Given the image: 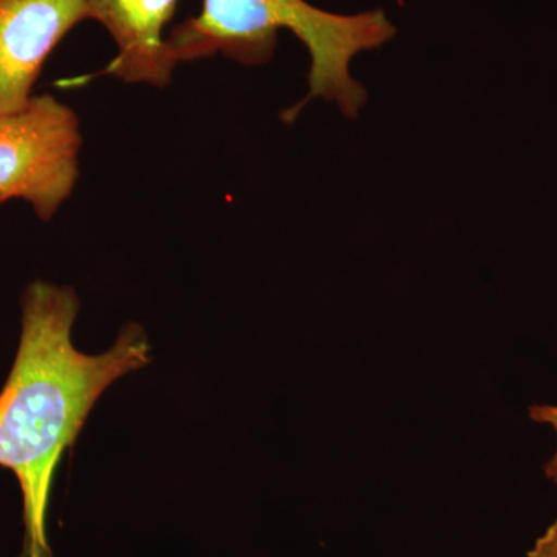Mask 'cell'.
Returning a JSON list of instances; mask_svg holds the SVG:
<instances>
[{
  "label": "cell",
  "mask_w": 557,
  "mask_h": 557,
  "mask_svg": "<svg viewBox=\"0 0 557 557\" xmlns=\"http://www.w3.org/2000/svg\"><path fill=\"white\" fill-rule=\"evenodd\" d=\"M81 146L78 115L53 95L0 115V207L24 200L50 222L76 188Z\"/></svg>",
  "instance_id": "cell-3"
},
{
  "label": "cell",
  "mask_w": 557,
  "mask_h": 557,
  "mask_svg": "<svg viewBox=\"0 0 557 557\" xmlns=\"http://www.w3.org/2000/svg\"><path fill=\"white\" fill-rule=\"evenodd\" d=\"M178 0H86L89 21L112 36L116 54L102 70L126 84L164 89L177 65L168 50L166 27Z\"/></svg>",
  "instance_id": "cell-5"
},
{
  "label": "cell",
  "mask_w": 557,
  "mask_h": 557,
  "mask_svg": "<svg viewBox=\"0 0 557 557\" xmlns=\"http://www.w3.org/2000/svg\"><path fill=\"white\" fill-rule=\"evenodd\" d=\"M528 557H557V520L534 542Z\"/></svg>",
  "instance_id": "cell-7"
},
{
  "label": "cell",
  "mask_w": 557,
  "mask_h": 557,
  "mask_svg": "<svg viewBox=\"0 0 557 557\" xmlns=\"http://www.w3.org/2000/svg\"><path fill=\"white\" fill-rule=\"evenodd\" d=\"M289 30L310 57L311 98L335 101L346 116H357L366 102L350 64L362 51L379 49L397 28L381 10L338 14L306 0H203L200 13L168 33V50L175 65L223 54L240 64L273 60L278 32Z\"/></svg>",
  "instance_id": "cell-2"
},
{
  "label": "cell",
  "mask_w": 557,
  "mask_h": 557,
  "mask_svg": "<svg viewBox=\"0 0 557 557\" xmlns=\"http://www.w3.org/2000/svg\"><path fill=\"white\" fill-rule=\"evenodd\" d=\"M83 21L86 0H0V115L30 102L50 54Z\"/></svg>",
  "instance_id": "cell-4"
},
{
  "label": "cell",
  "mask_w": 557,
  "mask_h": 557,
  "mask_svg": "<svg viewBox=\"0 0 557 557\" xmlns=\"http://www.w3.org/2000/svg\"><path fill=\"white\" fill-rule=\"evenodd\" d=\"M528 416H530L534 423L548 424V426H552L557 438V406L534 405L528 410ZM544 471L549 482L557 485V445L555 454H553V457L545 463Z\"/></svg>",
  "instance_id": "cell-6"
},
{
  "label": "cell",
  "mask_w": 557,
  "mask_h": 557,
  "mask_svg": "<svg viewBox=\"0 0 557 557\" xmlns=\"http://www.w3.org/2000/svg\"><path fill=\"white\" fill-rule=\"evenodd\" d=\"M21 309L20 348L0 391V467L16 475L24 502L21 557H53L47 515L58 465L106 388L149 364L150 346L131 322L104 354L79 351V299L67 285L32 282Z\"/></svg>",
  "instance_id": "cell-1"
}]
</instances>
